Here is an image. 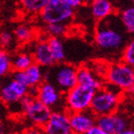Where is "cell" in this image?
I'll use <instances>...</instances> for the list:
<instances>
[{
  "label": "cell",
  "mask_w": 134,
  "mask_h": 134,
  "mask_svg": "<svg viewBox=\"0 0 134 134\" xmlns=\"http://www.w3.org/2000/svg\"><path fill=\"white\" fill-rule=\"evenodd\" d=\"M12 70V58L5 50H0V78L8 75Z\"/></svg>",
  "instance_id": "cell-22"
},
{
  "label": "cell",
  "mask_w": 134,
  "mask_h": 134,
  "mask_svg": "<svg viewBox=\"0 0 134 134\" xmlns=\"http://www.w3.org/2000/svg\"><path fill=\"white\" fill-rule=\"evenodd\" d=\"M5 126L3 124H0V134H5Z\"/></svg>",
  "instance_id": "cell-30"
},
{
  "label": "cell",
  "mask_w": 134,
  "mask_h": 134,
  "mask_svg": "<svg viewBox=\"0 0 134 134\" xmlns=\"http://www.w3.org/2000/svg\"><path fill=\"white\" fill-rule=\"evenodd\" d=\"M47 41L55 62L62 63L64 62L66 59V53L62 39L58 37H48Z\"/></svg>",
  "instance_id": "cell-18"
},
{
  "label": "cell",
  "mask_w": 134,
  "mask_h": 134,
  "mask_svg": "<svg viewBox=\"0 0 134 134\" xmlns=\"http://www.w3.org/2000/svg\"><path fill=\"white\" fill-rule=\"evenodd\" d=\"M93 17L98 21L103 20L115 14L114 5L108 0H95L90 5Z\"/></svg>",
  "instance_id": "cell-16"
},
{
  "label": "cell",
  "mask_w": 134,
  "mask_h": 134,
  "mask_svg": "<svg viewBox=\"0 0 134 134\" xmlns=\"http://www.w3.org/2000/svg\"><path fill=\"white\" fill-rule=\"evenodd\" d=\"M85 134H109V133L104 131L103 129H102L100 127H99V126L96 125V126H93L92 129H90Z\"/></svg>",
  "instance_id": "cell-27"
},
{
  "label": "cell",
  "mask_w": 134,
  "mask_h": 134,
  "mask_svg": "<svg viewBox=\"0 0 134 134\" xmlns=\"http://www.w3.org/2000/svg\"><path fill=\"white\" fill-rule=\"evenodd\" d=\"M124 28L129 36H134V5L122 10L119 15Z\"/></svg>",
  "instance_id": "cell-19"
},
{
  "label": "cell",
  "mask_w": 134,
  "mask_h": 134,
  "mask_svg": "<svg viewBox=\"0 0 134 134\" xmlns=\"http://www.w3.org/2000/svg\"><path fill=\"white\" fill-rule=\"evenodd\" d=\"M31 54L35 63L39 65L41 68H50L56 63L51 53L47 39H40L36 41Z\"/></svg>",
  "instance_id": "cell-14"
},
{
  "label": "cell",
  "mask_w": 134,
  "mask_h": 134,
  "mask_svg": "<svg viewBox=\"0 0 134 134\" xmlns=\"http://www.w3.org/2000/svg\"><path fill=\"white\" fill-rule=\"evenodd\" d=\"M121 94L122 91L117 88L103 85L95 92L90 110L97 118L115 113L120 104Z\"/></svg>",
  "instance_id": "cell-3"
},
{
  "label": "cell",
  "mask_w": 134,
  "mask_h": 134,
  "mask_svg": "<svg viewBox=\"0 0 134 134\" xmlns=\"http://www.w3.org/2000/svg\"><path fill=\"white\" fill-rule=\"evenodd\" d=\"M78 67L70 63H55L44 72V80L54 84L62 93L65 94L78 84Z\"/></svg>",
  "instance_id": "cell-2"
},
{
  "label": "cell",
  "mask_w": 134,
  "mask_h": 134,
  "mask_svg": "<svg viewBox=\"0 0 134 134\" xmlns=\"http://www.w3.org/2000/svg\"><path fill=\"white\" fill-rule=\"evenodd\" d=\"M96 90L77 84L64 94L65 110L67 112H81L89 110Z\"/></svg>",
  "instance_id": "cell-6"
},
{
  "label": "cell",
  "mask_w": 134,
  "mask_h": 134,
  "mask_svg": "<svg viewBox=\"0 0 134 134\" xmlns=\"http://www.w3.org/2000/svg\"><path fill=\"white\" fill-rule=\"evenodd\" d=\"M129 39V35L116 14L98 21L95 27L94 42L96 47L104 58H110L114 62L119 60L120 57L122 58L123 51Z\"/></svg>",
  "instance_id": "cell-1"
},
{
  "label": "cell",
  "mask_w": 134,
  "mask_h": 134,
  "mask_svg": "<svg viewBox=\"0 0 134 134\" xmlns=\"http://www.w3.org/2000/svg\"><path fill=\"white\" fill-rule=\"evenodd\" d=\"M75 10H73L66 0H48L41 13L39 14L40 18L46 25L64 23L72 19Z\"/></svg>",
  "instance_id": "cell-7"
},
{
  "label": "cell",
  "mask_w": 134,
  "mask_h": 134,
  "mask_svg": "<svg viewBox=\"0 0 134 134\" xmlns=\"http://www.w3.org/2000/svg\"><path fill=\"white\" fill-rule=\"evenodd\" d=\"M14 33L8 30L0 32V47L3 49L10 48L14 42Z\"/></svg>",
  "instance_id": "cell-25"
},
{
  "label": "cell",
  "mask_w": 134,
  "mask_h": 134,
  "mask_svg": "<svg viewBox=\"0 0 134 134\" xmlns=\"http://www.w3.org/2000/svg\"><path fill=\"white\" fill-rule=\"evenodd\" d=\"M122 62L134 68V36H132L126 45L122 54Z\"/></svg>",
  "instance_id": "cell-23"
},
{
  "label": "cell",
  "mask_w": 134,
  "mask_h": 134,
  "mask_svg": "<svg viewBox=\"0 0 134 134\" xmlns=\"http://www.w3.org/2000/svg\"><path fill=\"white\" fill-rule=\"evenodd\" d=\"M67 4L73 9V10H75V9L79 8V7H81L82 5V1L81 0H66Z\"/></svg>",
  "instance_id": "cell-28"
},
{
  "label": "cell",
  "mask_w": 134,
  "mask_h": 134,
  "mask_svg": "<svg viewBox=\"0 0 134 134\" xmlns=\"http://www.w3.org/2000/svg\"><path fill=\"white\" fill-rule=\"evenodd\" d=\"M22 134H44L43 129L41 127H37V126H31L26 129Z\"/></svg>",
  "instance_id": "cell-26"
},
{
  "label": "cell",
  "mask_w": 134,
  "mask_h": 134,
  "mask_svg": "<svg viewBox=\"0 0 134 134\" xmlns=\"http://www.w3.org/2000/svg\"><path fill=\"white\" fill-rule=\"evenodd\" d=\"M28 94V88L11 79L0 87V100L9 105H14Z\"/></svg>",
  "instance_id": "cell-11"
},
{
  "label": "cell",
  "mask_w": 134,
  "mask_h": 134,
  "mask_svg": "<svg viewBox=\"0 0 134 134\" xmlns=\"http://www.w3.org/2000/svg\"><path fill=\"white\" fill-rule=\"evenodd\" d=\"M68 117L70 127L74 134H85L97 123V117L90 109L81 112H68Z\"/></svg>",
  "instance_id": "cell-10"
},
{
  "label": "cell",
  "mask_w": 134,
  "mask_h": 134,
  "mask_svg": "<svg viewBox=\"0 0 134 134\" xmlns=\"http://www.w3.org/2000/svg\"><path fill=\"white\" fill-rule=\"evenodd\" d=\"M36 99L52 111L65 110L64 94L49 81H43L37 86Z\"/></svg>",
  "instance_id": "cell-8"
},
{
  "label": "cell",
  "mask_w": 134,
  "mask_h": 134,
  "mask_svg": "<svg viewBox=\"0 0 134 134\" xmlns=\"http://www.w3.org/2000/svg\"><path fill=\"white\" fill-rule=\"evenodd\" d=\"M118 134H134V129H126V130H124V131L120 132V133H118Z\"/></svg>",
  "instance_id": "cell-29"
},
{
  "label": "cell",
  "mask_w": 134,
  "mask_h": 134,
  "mask_svg": "<svg viewBox=\"0 0 134 134\" xmlns=\"http://www.w3.org/2000/svg\"><path fill=\"white\" fill-rule=\"evenodd\" d=\"M104 80L107 85L120 91H129L134 83V68L122 60L113 62L107 66Z\"/></svg>",
  "instance_id": "cell-4"
},
{
  "label": "cell",
  "mask_w": 134,
  "mask_h": 134,
  "mask_svg": "<svg viewBox=\"0 0 134 134\" xmlns=\"http://www.w3.org/2000/svg\"><path fill=\"white\" fill-rule=\"evenodd\" d=\"M46 32L49 35V37L62 38V36H63L67 33V25L64 23L49 24L46 26Z\"/></svg>",
  "instance_id": "cell-24"
},
{
  "label": "cell",
  "mask_w": 134,
  "mask_h": 134,
  "mask_svg": "<svg viewBox=\"0 0 134 134\" xmlns=\"http://www.w3.org/2000/svg\"><path fill=\"white\" fill-rule=\"evenodd\" d=\"M35 63L31 53L29 52H20L12 58V69L14 72L25 71L29 67Z\"/></svg>",
  "instance_id": "cell-17"
},
{
  "label": "cell",
  "mask_w": 134,
  "mask_h": 134,
  "mask_svg": "<svg viewBox=\"0 0 134 134\" xmlns=\"http://www.w3.org/2000/svg\"><path fill=\"white\" fill-rule=\"evenodd\" d=\"M42 129L44 134H74L70 127L66 110L52 111L49 120Z\"/></svg>",
  "instance_id": "cell-9"
},
{
  "label": "cell",
  "mask_w": 134,
  "mask_h": 134,
  "mask_svg": "<svg viewBox=\"0 0 134 134\" xmlns=\"http://www.w3.org/2000/svg\"><path fill=\"white\" fill-rule=\"evenodd\" d=\"M48 0H23L21 1V6L23 10L29 14H40Z\"/></svg>",
  "instance_id": "cell-21"
},
{
  "label": "cell",
  "mask_w": 134,
  "mask_h": 134,
  "mask_svg": "<svg viewBox=\"0 0 134 134\" xmlns=\"http://www.w3.org/2000/svg\"><path fill=\"white\" fill-rule=\"evenodd\" d=\"M13 80L19 82L27 88L37 87L44 80V72L39 65L34 63L25 71L14 72Z\"/></svg>",
  "instance_id": "cell-12"
},
{
  "label": "cell",
  "mask_w": 134,
  "mask_h": 134,
  "mask_svg": "<svg viewBox=\"0 0 134 134\" xmlns=\"http://www.w3.org/2000/svg\"><path fill=\"white\" fill-rule=\"evenodd\" d=\"M77 80H78V84L82 85V86L90 87L96 91L103 85L102 79L96 75L91 68L85 65L78 67Z\"/></svg>",
  "instance_id": "cell-15"
},
{
  "label": "cell",
  "mask_w": 134,
  "mask_h": 134,
  "mask_svg": "<svg viewBox=\"0 0 134 134\" xmlns=\"http://www.w3.org/2000/svg\"><path fill=\"white\" fill-rule=\"evenodd\" d=\"M129 92L131 93L132 95H134V83H133V85H132V86H131V88L129 89Z\"/></svg>",
  "instance_id": "cell-31"
},
{
  "label": "cell",
  "mask_w": 134,
  "mask_h": 134,
  "mask_svg": "<svg viewBox=\"0 0 134 134\" xmlns=\"http://www.w3.org/2000/svg\"><path fill=\"white\" fill-rule=\"evenodd\" d=\"M13 33H14V38L21 43H27V42L31 41L32 38L34 37L33 28L25 23L18 24L14 28Z\"/></svg>",
  "instance_id": "cell-20"
},
{
  "label": "cell",
  "mask_w": 134,
  "mask_h": 134,
  "mask_svg": "<svg viewBox=\"0 0 134 134\" xmlns=\"http://www.w3.org/2000/svg\"><path fill=\"white\" fill-rule=\"evenodd\" d=\"M17 104L19 106V110L24 113L26 119L34 126L43 129L52 114V110L49 107L28 94L21 99Z\"/></svg>",
  "instance_id": "cell-5"
},
{
  "label": "cell",
  "mask_w": 134,
  "mask_h": 134,
  "mask_svg": "<svg viewBox=\"0 0 134 134\" xmlns=\"http://www.w3.org/2000/svg\"><path fill=\"white\" fill-rule=\"evenodd\" d=\"M96 125L109 134H118L126 130L127 127V121L124 116L118 113L102 116L97 118Z\"/></svg>",
  "instance_id": "cell-13"
},
{
  "label": "cell",
  "mask_w": 134,
  "mask_h": 134,
  "mask_svg": "<svg viewBox=\"0 0 134 134\" xmlns=\"http://www.w3.org/2000/svg\"><path fill=\"white\" fill-rule=\"evenodd\" d=\"M132 3H133V5H134V0H133V1H132Z\"/></svg>",
  "instance_id": "cell-32"
}]
</instances>
